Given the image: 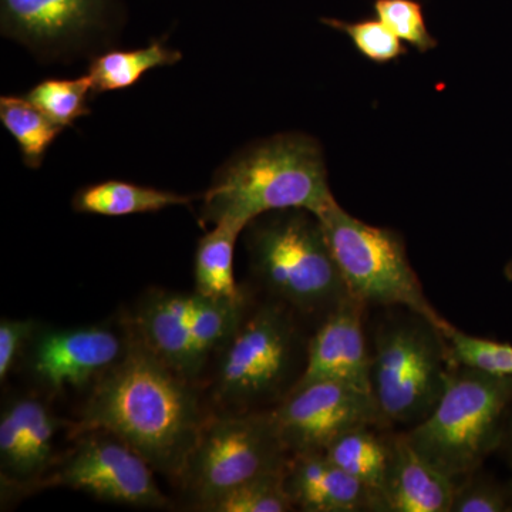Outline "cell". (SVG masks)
I'll use <instances>...</instances> for the list:
<instances>
[{"mask_svg":"<svg viewBox=\"0 0 512 512\" xmlns=\"http://www.w3.org/2000/svg\"><path fill=\"white\" fill-rule=\"evenodd\" d=\"M120 16L119 0H0L3 36L37 50L82 43Z\"/></svg>","mask_w":512,"mask_h":512,"instance_id":"obj_13","label":"cell"},{"mask_svg":"<svg viewBox=\"0 0 512 512\" xmlns=\"http://www.w3.org/2000/svg\"><path fill=\"white\" fill-rule=\"evenodd\" d=\"M363 308V303L349 298L326 315L306 346L305 366L295 386L332 380L372 394Z\"/></svg>","mask_w":512,"mask_h":512,"instance_id":"obj_15","label":"cell"},{"mask_svg":"<svg viewBox=\"0 0 512 512\" xmlns=\"http://www.w3.org/2000/svg\"><path fill=\"white\" fill-rule=\"evenodd\" d=\"M376 429L379 427L350 430L333 441L325 454L340 470L382 494L389 468L390 446L389 439L379 436Z\"/></svg>","mask_w":512,"mask_h":512,"instance_id":"obj_21","label":"cell"},{"mask_svg":"<svg viewBox=\"0 0 512 512\" xmlns=\"http://www.w3.org/2000/svg\"><path fill=\"white\" fill-rule=\"evenodd\" d=\"M335 204L322 146L293 131L255 141L225 161L202 197L201 220L244 231L266 212L302 208L320 215Z\"/></svg>","mask_w":512,"mask_h":512,"instance_id":"obj_2","label":"cell"},{"mask_svg":"<svg viewBox=\"0 0 512 512\" xmlns=\"http://www.w3.org/2000/svg\"><path fill=\"white\" fill-rule=\"evenodd\" d=\"M289 453H325L342 434L389 426L372 394L332 380L292 387L271 410Z\"/></svg>","mask_w":512,"mask_h":512,"instance_id":"obj_11","label":"cell"},{"mask_svg":"<svg viewBox=\"0 0 512 512\" xmlns=\"http://www.w3.org/2000/svg\"><path fill=\"white\" fill-rule=\"evenodd\" d=\"M504 275L505 278H507V281L512 282V259L507 265H505Z\"/></svg>","mask_w":512,"mask_h":512,"instance_id":"obj_31","label":"cell"},{"mask_svg":"<svg viewBox=\"0 0 512 512\" xmlns=\"http://www.w3.org/2000/svg\"><path fill=\"white\" fill-rule=\"evenodd\" d=\"M39 325L32 319H2L0 322V380L5 382L19 357L25 355Z\"/></svg>","mask_w":512,"mask_h":512,"instance_id":"obj_29","label":"cell"},{"mask_svg":"<svg viewBox=\"0 0 512 512\" xmlns=\"http://www.w3.org/2000/svg\"><path fill=\"white\" fill-rule=\"evenodd\" d=\"M373 8L377 19L419 52H430L439 45L427 29L423 8L417 0H375Z\"/></svg>","mask_w":512,"mask_h":512,"instance_id":"obj_27","label":"cell"},{"mask_svg":"<svg viewBox=\"0 0 512 512\" xmlns=\"http://www.w3.org/2000/svg\"><path fill=\"white\" fill-rule=\"evenodd\" d=\"M42 485L72 488L127 507L164 510L171 503L154 480V468L124 441L106 431H87Z\"/></svg>","mask_w":512,"mask_h":512,"instance_id":"obj_10","label":"cell"},{"mask_svg":"<svg viewBox=\"0 0 512 512\" xmlns=\"http://www.w3.org/2000/svg\"><path fill=\"white\" fill-rule=\"evenodd\" d=\"M181 57V53L165 45L163 39L151 40L150 45L141 49L109 50L90 62L93 94L133 87L150 70L173 66Z\"/></svg>","mask_w":512,"mask_h":512,"instance_id":"obj_20","label":"cell"},{"mask_svg":"<svg viewBox=\"0 0 512 512\" xmlns=\"http://www.w3.org/2000/svg\"><path fill=\"white\" fill-rule=\"evenodd\" d=\"M389 446L382 491L387 512H450L456 480L424 460L406 434L389 437Z\"/></svg>","mask_w":512,"mask_h":512,"instance_id":"obj_17","label":"cell"},{"mask_svg":"<svg viewBox=\"0 0 512 512\" xmlns=\"http://www.w3.org/2000/svg\"><path fill=\"white\" fill-rule=\"evenodd\" d=\"M508 490H510L511 508H512V480L510 481V484H508Z\"/></svg>","mask_w":512,"mask_h":512,"instance_id":"obj_32","label":"cell"},{"mask_svg":"<svg viewBox=\"0 0 512 512\" xmlns=\"http://www.w3.org/2000/svg\"><path fill=\"white\" fill-rule=\"evenodd\" d=\"M217 359L215 399L228 412H256L281 399L299 359L291 312L284 303H271L244 316Z\"/></svg>","mask_w":512,"mask_h":512,"instance_id":"obj_8","label":"cell"},{"mask_svg":"<svg viewBox=\"0 0 512 512\" xmlns=\"http://www.w3.org/2000/svg\"><path fill=\"white\" fill-rule=\"evenodd\" d=\"M370 359L373 399L389 424L426 419L453 366L439 326L412 311L380 323Z\"/></svg>","mask_w":512,"mask_h":512,"instance_id":"obj_5","label":"cell"},{"mask_svg":"<svg viewBox=\"0 0 512 512\" xmlns=\"http://www.w3.org/2000/svg\"><path fill=\"white\" fill-rule=\"evenodd\" d=\"M207 419L194 382L131 333L126 355L93 384L70 430L74 437L97 430L113 434L154 471L178 480Z\"/></svg>","mask_w":512,"mask_h":512,"instance_id":"obj_1","label":"cell"},{"mask_svg":"<svg viewBox=\"0 0 512 512\" xmlns=\"http://www.w3.org/2000/svg\"><path fill=\"white\" fill-rule=\"evenodd\" d=\"M191 201L190 195L175 194L126 181L109 180L80 188L74 194L72 204L73 210L80 214L127 217L163 211L175 205H190Z\"/></svg>","mask_w":512,"mask_h":512,"instance_id":"obj_18","label":"cell"},{"mask_svg":"<svg viewBox=\"0 0 512 512\" xmlns=\"http://www.w3.org/2000/svg\"><path fill=\"white\" fill-rule=\"evenodd\" d=\"M293 504L284 485V470L261 474L229 488L202 505L205 512H286Z\"/></svg>","mask_w":512,"mask_h":512,"instance_id":"obj_23","label":"cell"},{"mask_svg":"<svg viewBox=\"0 0 512 512\" xmlns=\"http://www.w3.org/2000/svg\"><path fill=\"white\" fill-rule=\"evenodd\" d=\"M90 94H93V82L87 74L77 79L42 80L25 97L50 120L66 128L90 114L87 104Z\"/></svg>","mask_w":512,"mask_h":512,"instance_id":"obj_25","label":"cell"},{"mask_svg":"<svg viewBox=\"0 0 512 512\" xmlns=\"http://www.w3.org/2000/svg\"><path fill=\"white\" fill-rule=\"evenodd\" d=\"M318 217L350 298L407 309L439 328L447 322L424 295L397 232L357 220L338 202Z\"/></svg>","mask_w":512,"mask_h":512,"instance_id":"obj_6","label":"cell"},{"mask_svg":"<svg viewBox=\"0 0 512 512\" xmlns=\"http://www.w3.org/2000/svg\"><path fill=\"white\" fill-rule=\"evenodd\" d=\"M284 485L295 510L387 512L382 494L340 470L325 453L292 454L285 466Z\"/></svg>","mask_w":512,"mask_h":512,"instance_id":"obj_16","label":"cell"},{"mask_svg":"<svg viewBox=\"0 0 512 512\" xmlns=\"http://www.w3.org/2000/svg\"><path fill=\"white\" fill-rule=\"evenodd\" d=\"M320 22L348 35L357 52L370 62L390 63L407 55V49L403 46L402 40L377 18L360 20V22L323 18Z\"/></svg>","mask_w":512,"mask_h":512,"instance_id":"obj_26","label":"cell"},{"mask_svg":"<svg viewBox=\"0 0 512 512\" xmlns=\"http://www.w3.org/2000/svg\"><path fill=\"white\" fill-rule=\"evenodd\" d=\"M0 121L15 138L29 168L42 165L47 150L64 130L26 97L3 96L0 99Z\"/></svg>","mask_w":512,"mask_h":512,"instance_id":"obj_22","label":"cell"},{"mask_svg":"<svg viewBox=\"0 0 512 512\" xmlns=\"http://www.w3.org/2000/svg\"><path fill=\"white\" fill-rule=\"evenodd\" d=\"M64 421L36 397H16L0 416L2 487H40L55 467V440Z\"/></svg>","mask_w":512,"mask_h":512,"instance_id":"obj_14","label":"cell"},{"mask_svg":"<svg viewBox=\"0 0 512 512\" xmlns=\"http://www.w3.org/2000/svg\"><path fill=\"white\" fill-rule=\"evenodd\" d=\"M511 406L512 377L453 365L439 403L404 434L431 466L458 480L500 450Z\"/></svg>","mask_w":512,"mask_h":512,"instance_id":"obj_4","label":"cell"},{"mask_svg":"<svg viewBox=\"0 0 512 512\" xmlns=\"http://www.w3.org/2000/svg\"><path fill=\"white\" fill-rule=\"evenodd\" d=\"M244 231L252 274L284 305L328 315L350 298L318 215L302 208L266 212Z\"/></svg>","mask_w":512,"mask_h":512,"instance_id":"obj_3","label":"cell"},{"mask_svg":"<svg viewBox=\"0 0 512 512\" xmlns=\"http://www.w3.org/2000/svg\"><path fill=\"white\" fill-rule=\"evenodd\" d=\"M127 326V325H126ZM131 333L107 325L37 328L26 349L30 375L50 392L96 383L126 355Z\"/></svg>","mask_w":512,"mask_h":512,"instance_id":"obj_12","label":"cell"},{"mask_svg":"<svg viewBox=\"0 0 512 512\" xmlns=\"http://www.w3.org/2000/svg\"><path fill=\"white\" fill-rule=\"evenodd\" d=\"M242 232L232 225L218 224L198 241L194 258L195 291L217 301H247L234 274L235 244Z\"/></svg>","mask_w":512,"mask_h":512,"instance_id":"obj_19","label":"cell"},{"mask_svg":"<svg viewBox=\"0 0 512 512\" xmlns=\"http://www.w3.org/2000/svg\"><path fill=\"white\" fill-rule=\"evenodd\" d=\"M500 450H504L512 466V416H508L507 426H505L504 439Z\"/></svg>","mask_w":512,"mask_h":512,"instance_id":"obj_30","label":"cell"},{"mask_svg":"<svg viewBox=\"0 0 512 512\" xmlns=\"http://www.w3.org/2000/svg\"><path fill=\"white\" fill-rule=\"evenodd\" d=\"M440 330L446 340L448 357L453 365L477 370L485 375L512 377L510 343L468 335L448 322Z\"/></svg>","mask_w":512,"mask_h":512,"instance_id":"obj_24","label":"cell"},{"mask_svg":"<svg viewBox=\"0 0 512 512\" xmlns=\"http://www.w3.org/2000/svg\"><path fill=\"white\" fill-rule=\"evenodd\" d=\"M247 301H217L153 289L137 303L127 328L154 356L190 382L220 355L245 316Z\"/></svg>","mask_w":512,"mask_h":512,"instance_id":"obj_7","label":"cell"},{"mask_svg":"<svg viewBox=\"0 0 512 512\" xmlns=\"http://www.w3.org/2000/svg\"><path fill=\"white\" fill-rule=\"evenodd\" d=\"M512 511L508 485L474 471L456 485L450 512H507Z\"/></svg>","mask_w":512,"mask_h":512,"instance_id":"obj_28","label":"cell"},{"mask_svg":"<svg viewBox=\"0 0 512 512\" xmlns=\"http://www.w3.org/2000/svg\"><path fill=\"white\" fill-rule=\"evenodd\" d=\"M289 457L272 412H227L205 421L178 481L200 510L249 478L285 470Z\"/></svg>","mask_w":512,"mask_h":512,"instance_id":"obj_9","label":"cell"}]
</instances>
